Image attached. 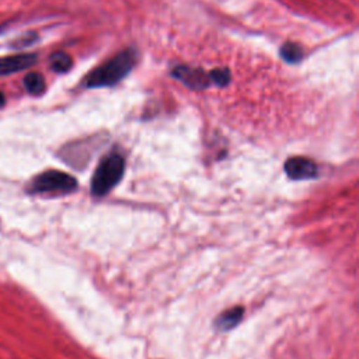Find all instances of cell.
<instances>
[{
	"label": "cell",
	"mask_w": 359,
	"mask_h": 359,
	"mask_svg": "<svg viewBox=\"0 0 359 359\" xmlns=\"http://www.w3.org/2000/svg\"><path fill=\"white\" fill-rule=\"evenodd\" d=\"M136 62V53L133 49H123L114 57L90 72L84 79L87 88L111 87L125 79L133 69Z\"/></svg>",
	"instance_id": "6da1fadb"
},
{
	"label": "cell",
	"mask_w": 359,
	"mask_h": 359,
	"mask_svg": "<svg viewBox=\"0 0 359 359\" xmlns=\"http://www.w3.org/2000/svg\"><path fill=\"white\" fill-rule=\"evenodd\" d=\"M125 170L123 157L118 153L105 156L94 171L91 181V192L95 196H104L108 194L122 178Z\"/></svg>",
	"instance_id": "7a4b0ae2"
},
{
	"label": "cell",
	"mask_w": 359,
	"mask_h": 359,
	"mask_svg": "<svg viewBox=\"0 0 359 359\" xmlns=\"http://www.w3.org/2000/svg\"><path fill=\"white\" fill-rule=\"evenodd\" d=\"M77 181L74 177L63 171H45L35 177L29 184L31 194H66L74 191Z\"/></svg>",
	"instance_id": "3957f363"
},
{
	"label": "cell",
	"mask_w": 359,
	"mask_h": 359,
	"mask_svg": "<svg viewBox=\"0 0 359 359\" xmlns=\"http://www.w3.org/2000/svg\"><path fill=\"white\" fill-rule=\"evenodd\" d=\"M171 76L191 90H203L210 86L208 73L199 67L180 65L172 69Z\"/></svg>",
	"instance_id": "277c9868"
},
{
	"label": "cell",
	"mask_w": 359,
	"mask_h": 359,
	"mask_svg": "<svg viewBox=\"0 0 359 359\" xmlns=\"http://www.w3.org/2000/svg\"><path fill=\"white\" fill-rule=\"evenodd\" d=\"M285 171L292 180H309L317 175V165L306 157H292L285 163Z\"/></svg>",
	"instance_id": "5b68a950"
},
{
	"label": "cell",
	"mask_w": 359,
	"mask_h": 359,
	"mask_svg": "<svg viewBox=\"0 0 359 359\" xmlns=\"http://www.w3.org/2000/svg\"><path fill=\"white\" fill-rule=\"evenodd\" d=\"M36 62V56L32 53H20L0 57V74H10L31 67Z\"/></svg>",
	"instance_id": "8992f818"
},
{
	"label": "cell",
	"mask_w": 359,
	"mask_h": 359,
	"mask_svg": "<svg viewBox=\"0 0 359 359\" xmlns=\"http://www.w3.org/2000/svg\"><path fill=\"white\" fill-rule=\"evenodd\" d=\"M243 314H244L243 307H233V309H230V310L222 313V314L217 317V320H216V327H217L219 330H223V331L230 330V328L236 327V325L240 323V320L243 318Z\"/></svg>",
	"instance_id": "52a82bcc"
},
{
	"label": "cell",
	"mask_w": 359,
	"mask_h": 359,
	"mask_svg": "<svg viewBox=\"0 0 359 359\" xmlns=\"http://www.w3.org/2000/svg\"><path fill=\"white\" fill-rule=\"evenodd\" d=\"M279 55L286 63L293 65V63H299L303 59V49L300 45L294 42H286L280 46Z\"/></svg>",
	"instance_id": "ba28073f"
},
{
	"label": "cell",
	"mask_w": 359,
	"mask_h": 359,
	"mask_svg": "<svg viewBox=\"0 0 359 359\" xmlns=\"http://www.w3.org/2000/svg\"><path fill=\"white\" fill-rule=\"evenodd\" d=\"M45 79L42 74L36 72H31L24 79V87L25 90L32 95H39L45 91Z\"/></svg>",
	"instance_id": "9c48e42d"
},
{
	"label": "cell",
	"mask_w": 359,
	"mask_h": 359,
	"mask_svg": "<svg viewBox=\"0 0 359 359\" xmlns=\"http://www.w3.org/2000/svg\"><path fill=\"white\" fill-rule=\"evenodd\" d=\"M49 63H50V67L53 72L66 73L67 70H70L73 60L66 52H55L50 55Z\"/></svg>",
	"instance_id": "30bf717a"
},
{
	"label": "cell",
	"mask_w": 359,
	"mask_h": 359,
	"mask_svg": "<svg viewBox=\"0 0 359 359\" xmlns=\"http://www.w3.org/2000/svg\"><path fill=\"white\" fill-rule=\"evenodd\" d=\"M209 76V81L210 84H215L217 87H224L230 83L231 80V74L230 70L227 67H219V69H213L212 72L208 73Z\"/></svg>",
	"instance_id": "8fae6325"
},
{
	"label": "cell",
	"mask_w": 359,
	"mask_h": 359,
	"mask_svg": "<svg viewBox=\"0 0 359 359\" xmlns=\"http://www.w3.org/2000/svg\"><path fill=\"white\" fill-rule=\"evenodd\" d=\"M4 101H6V98H4V95H3V93L0 91V107L4 104Z\"/></svg>",
	"instance_id": "7c38bea8"
}]
</instances>
